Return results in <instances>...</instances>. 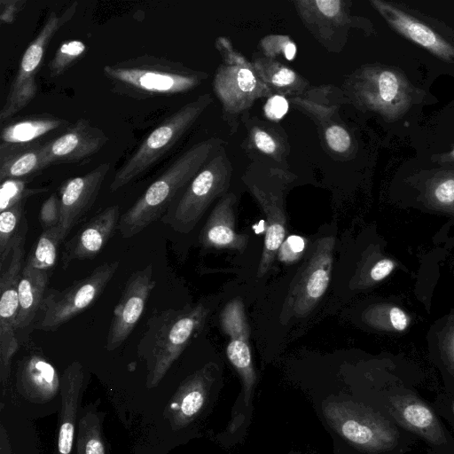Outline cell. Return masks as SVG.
Listing matches in <instances>:
<instances>
[{"label": "cell", "instance_id": "44", "mask_svg": "<svg viewBox=\"0 0 454 454\" xmlns=\"http://www.w3.org/2000/svg\"><path fill=\"white\" fill-rule=\"evenodd\" d=\"M389 317L390 322L395 329L398 331H403L406 328V315L399 308H392L389 312Z\"/></svg>", "mask_w": 454, "mask_h": 454}, {"label": "cell", "instance_id": "9", "mask_svg": "<svg viewBox=\"0 0 454 454\" xmlns=\"http://www.w3.org/2000/svg\"><path fill=\"white\" fill-rule=\"evenodd\" d=\"M77 8L78 3L75 1L61 13L55 12L49 13L36 37L22 55L8 95L0 110L2 122L19 113L35 98L37 90L35 75L43 59L47 46L54 35L74 17Z\"/></svg>", "mask_w": 454, "mask_h": 454}, {"label": "cell", "instance_id": "4", "mask_svg": "<svg viewBox=\"0 0 454 454\" xmlns=\"http://www.w3.org/2000/svg\"><path fill=\"white\" fill-rule=\"evenodd\" d=\"M211 103V95L204 93L167 117L116 170L110 191L124 187L152 168L177 145Z\"/></svg>", "mask_w": 454, "mask_h": 454}, {"label": "cell", "instance_id": "20", "mask_svg": "<svg viewBox=\"0 0 454 454\" xmlns=\"http://www.w3.org/2000/svg\"><path fill=\"white\" fill-rule=\"evenodd\" d=\"M249 189L266 217L264 246L257 270V277L262 278L271 268L286 239V218L282 198L278 194L256 184H251Z\"/></svg>", "mask_w": 454, "mask_h": 454}, {"label": "cell", "instance_id": "45", "mask_svg": "<svg viewBox=\"0 0 454 454\" xmlns=\"http://www.w3.org/2000/svg\"><path fill=\"white\" fill-rule=\"evenodd\" d=\"M289 454H302V453L292 452V453H289Z\"/></svg>", "mask_w": 454, "mask_h": 454}, {"label": "cell", "instance_id": "10", "mask_svg": "<svg viewBox=\"0 0 454 454\" xmlns=\"http://www.w3.org/2000/svg\"><path fill=\"white\" fill-rule=\"evenodd\" d=\"M221 377L215 364L209 363L189 375L167 405L165 415L174 429L190 426L216 400Z\"/></svg>", "mask_w": 454, "mask_h": 454}, {"label": "cell", "instance_id": "47", "mask_svg": "<svg viewBox=\"0 0 454 454\" xmlns=\"http://www.w3.org/2000/svg\"><path fill=\"white\" fill-rule=\"evenodd\" d=\"M351 454H354V453H351Z\"/></svg>", "mask_w": 454, "mask_h": 454}, {"label": "cell", "instance_id": "2", "mask_svg": "<svg viewBox=\"0 0 454 454\" xmlns=\"http://www.w3.org/2000/svg\"><path fill=\"white\" fill-rule=\"evenodd\" d=\"M103 73L114 90L137 98L186 93L208 76L181 62L151 55L107 64Z\"/></svg>", "mask_w": 454, "mask_h": 454}, {"label": "cell", "instance_id": "32", "mask_svg": "<svg viewBox=\"0 0 454 454\" xmlns=\"http://www.w3.org/2000/svg\"><path fill=\"white\" fill-rule=\"evenodd\" d=\"M76 450L77 454H106L101 419L94 411L84 413L79 420Z\"/></svg>", "mask_w": 454, "mask_h": 454}, {"label": "cell", "instance_id": "43", "mask_svg": "<svg viewBox=\"0 0 454 454\" xmlns=\"http://www.w3.org/2000/svg\"><path fill=\"white\" fill-rule=\"evenodd\" d=\"M393 268L394 262L392 261L382 259L372 268L370 276L374 281L381 280L392 271Z\"/></svg>", "mask_w": 454, "mask_h": 454}, {"label": "cell", "instance_id": "37", "mask_svg": "<svg viewBox=\"0 0 454 454\" xmlns=\"http://www.w3.org/2000/svg\"><path fill=\"white\" fill-rule=\"evenodd\" d=\"M324 140L336 153H344L350 149L351 137L348 131L338 123H333L324 130Z\"/></svg>", "mask_w": 454, "mask_h": 454}, {"label": "cell", "instance_id": "30", "mask_svg": "<svg viewBox=\"0 0 454 454\" xmlns=\"http://www.w3.org/2000/svg\"><path fill=\"white\" fill-rule=\"evenodd\" d=\"M65 238L59 225L43 231L32 247L25 265L51 276L60 244Z\"/></svg>", "mask_w": 454, "mask_h": 454}, {"label": "cell", "instance_id": "5", "mask_svg": "<svg viewBox=\"0 0 454 454\" xmlns=\"http://www.w3.org/2000/svg\"><path fill=\"white\" fill-rule=\"evenodd\" d=\"M322 414L339 439L360 450L386 451L398 442L399 434L393 423L362 403L330 397L323 402Z\"/></svg>", "mask_w": 454, "mask_h": 454}, {"label": "cell", "instance_id": "24", "mask_svg": "<svg viewBox=\"0 0 454 454\" xmlns=\"http://www.w3.org/2000/svg\"><path fill=\"white\" fill-rule=\"evenodd\" d=\"M371 3L392 26L412 41L443 58L449 59L454 54L448 43L422 23L384 2L372 0Z\"/></svg>", "mask_w": 454, "mask_h": 454}, {"label": "cell", "instance_id": "16", "mask_svg": "<svg viewBox=\"0 0 454 454\" xmlns=\"http://www.w3.org/2000/svg\"><path fill=\"white\" fill-rule=\"evenodd\" d=\"M110 168V163L103 162L61 185L59 226L65 239L93 206Z\"/></svg>", "mask_w": 454, "mask_h": 454}, {"label": "cell", "instance_id": "35", "mask_svg": "<svg viewBox=\"0 0 454 454\" xmlns=\"http://www.w3.org/2000/svg\"><path fill=\"white\" fill-rule=\"evenodd\" d=\"M43 191V188H27L21 179L4 180L1 182L0 187V212Z\"/></svg>", "mask_w": 454, "mask_h": 454}, {"label": "cell", "instance_id": "12", "mask_svg": "<svg viewBox=\"0 0 454 454\" xmlns=\"http://www.w3.org/2000/svg\"><path fill=\"white\" fill-rule=\"evenodd\" d=\"M333 247V237L317 240L301 276L289 291L286 301L289 316H306L324 296L330 283Z\"/></svg>", "mask_w": 454, "mask_h": 454}, {"label": "cell", "instance_id": "29", "mask_svg": "<svg viewBox=\"0 0 454 454\" xmlns=\"http://www.w3.org/2000/svg\"><path fill=\"white\" fill-rule=\"evenodd\" d=\"M247 124V147L257 151L260 154L280 163L287 156L289 145L276 127L262 122L250 121Z\"/></svg>", "mask_w": 454, "mask_h": 454}, {"label": "cell", "instance_id": "1", "mask_svg": "<svg viewBox=\"0 0 454 454\" xmlns=\"http://www.w3.org/2000/svg\"><path fill=\"white\" fill-rule=\"evenodd\" d=\"M223 144L221 138L210 137L193 145L176 159L120 217L118 230L121 236L131 238L161 219Z\"/></svg>", "mask_w": 454, "mask_h": 454}, {"label": "cell", "instance_id": "26", "mask_svg": "<svg viewBox=\"0 0 454 454\" xmlns=\"http://www.w3.org/2000/svg\"><path fill=\"white\" fill-rule=\"evenodd\" d=\"M262 81L277 95L299 97L309 86V81L278 60L264 56L252 62Z\"/></svg>", "mask_w": 454, "mask_h": 454}, {"label": "cell", "instance_id": "41", "mask_svg": "<svg viewBox=\"0 0 454 454\" xmlns=\"http://www.w3.org/2000/svg\"><path fill=\"white\" fill-rule=\"evenodd\" d=\"M26 0H1L0 1V21L10 24L14 22L18 14L26 4Z\"/></svg>", "mask_w": 454, "mask_h": 454}, {"label": "cell", "instance_id": "31", "mask_svg": "<svg viewBox=\"0 0 454 454\" xmlns=\"http://www.w3.org/2000/svg\"><path fill=\"white\" fill-rule=\"evenodd\" d=\"M26 200L0 212V262L4 270V262L11 257L12 249L20 237L27 232L28 225L25 217Z\"/></svg>", "mask_w": 454, "mask_h": 454}, {"label": "cell", "instance_id": "25", "mask_svg": "<svg viewBox=\"0 0 454 454\" xmlns=\"http://www.w3.org/2000/svg\"><path fill=\"white\" fill-rule=\"evenodd\" d=\"M43 144L0 145V181L20 179L43 169Z\"/></svg>", "mask_w": 454, "mask_h": 454}, {"label": "cell", "instance_id": "7", "mask_svg": "<svg viewBox=\"0 0 454 454\" xmlns=\"http://www.w3.org/2000/svg\"><path fill=\"white\" fill-rule=\"evenodd\" d=\"M233 168L223 147L192 178L160 219L174 231L190 232L209 206L227 193Z\"/></svg>", "mask_w": 454, "mask_h": 454}, {"label": "cell", "instance_id": "27", "mask_svg": "<svg viewBox=\"0 0 454 454\" xmlns=\"http://www.w3.org/2000/svg\"><path fill=\"white\" fill-rule=\"evenodd\" d=\"M50 278L48 274L23 266L18 287L16 330L27 326L38 313Z\"/></svg>", "mask_w": 454, "mask_h": 454}, {"label": "cell", "instance_id": "46", "mask_svg": "<svg viewBox=\"0 0 454 454\" xmlns=\"http://www.w3.org/2000/svg\"><path fill=\"white\" fill-rule=\"evenodd\" d=\"M453 154H454V150H453Z\"/></svg>", "mask_w": 454, "mask_h": 454}, {"label": "cell", "instance_id": "36", "mask_svg": "<svg viewBox=\"0 0 454 454\" xmlns=\"http://www.w3.org/2000/svg\"><path fill=\"white\" fill-rule=\"evenodd\" d=\"M259 45L262 56L275 60L278 57L292 60L296 54V45L287 35H267L261 40Z\"/></svg>", "mask_w": 454, "mask_h": 454}, {"label": "cell", "instance_id": "23", "mask_svg": "<svg viewBox=\"0 0 454 454\" xmlns=\"http://www.w3.org/2000/svg\"><path fill=\"white\" fill-rule=\"evenodd\" d=\"M20 391L29 401L44 403L60 390V380L54 366L43 356L32 355L26 357L18 373Z\"/></svg>", "mask_w": 454, "mask_h": 454}, {"label": "cell", "instance_id": "3", "mask_svg": "<svg viewBox=\"0 0 454 454\" xmlns=\"http://www.w3.org/2000/svg\"><path fill=\"white\" fill-rule=\"evenodd\" d=\"M207 314L203 304L181 309H168L153 315L138 344L146 360L147 387H156L179 357Z\"/></svg>", "mask_w": 454, "mask_h": 454}, {"label": "cell", "instance_id": "34", "mask_svg": "<svg viewBox=\"0 0 454 454\" xmlns=\"http://www.w3.org/2000/svg\"><path fill=\"white\" fill-rule=\"evenodd\" d=\"M86 44L80 40L64 42L55 51L50 65L51 78L61 75L86 52Z\"/></svg>", "mask_w": 454, "mask_h": 454}, {"label": "cell", "instance_id": "42", "mask_svg": "<svg viewBox=\"0 0 454 454\" xmlns=\"http://www.w3.org/2000/svg\"><path fill=\"white\" fill-rule=\"evenodd\" d=\"M434 196L441 203H452L454 201V180L449 179L441 183L434 190Z\"/></svg>", "mask_w": 454, "mask_h": 454}, {"label": "cell", "instance_id": "15", "mask_svg": "<svg viewBox=\"0 0 454 454\" xmlns=\"http://www.w3.org/2000/svg\"><path fill=\"white\" fill-rule=\"evenodd\" d=\"M226 356L239 376L241 391L232 407L231 421L224 431L223 440H237L249 426L256 385V373L248 339H231L226 348Z\"/></svg>", "mask_w": 454, "mask_h": 454}, {"label": "cell", "instance_id": "22", "mask_svg": "<svg viewBox=\"0 0 454 454\" xmlns=\"http://www.w3.org/2000/svg\"><path fill=\"white\" fill-rule=\"evenodd\" d=\"M83 380V369L77 361L70 364L62 375L58 454H71Z\"/></svg>", "mask_w": 454, "mask_h": 454}, {"label": "cell", "instance_id": "18", "mask_svg": "<svg viewBox=\"0 0 454 454\" xmlns=\"http://www.w3.org/2000/svg\"><path fill=\"white\" fill-rule=\"evenodd\" d=\"M119 207L110 206L95 215L68 241L62 252V266L74 260L91 259L98 255L118 229Z\"/></svg>", "mask_w": 454, "mask_h": 454}, {"label": "cell", "instance_id": "28", "mask_svg": "<svg viewBox=\"0 0 454 454\" xmlns=\"http://www.w3.org/2000/svg\"><path fill=\"white\" fill-rule=\"evenodd\" d=\"M66 123L54 116H34L12 122L1 131V144L7 145L33 143L38 137Z\"/></svg>", "mask_w": 454, "mask_h": 454}, {"label": "cell", "instance_id": "19", "mask_svg": "<svg viewBox=\"0 0 454 454\" xmlns=\"http://www.w3.org/2000/svg\"><path fill=\"white\" fill-rule=\"evenodd\" d=\"M236 203L237 197L233 192H227L219 199L200 236L204 247L240 252L247 248L248 235L238 233L235 229Z\"/></svg>", "mask_w": 454, "mask_h": 454}, {"label": "cell", "instance_id": "13", "mask_svg": "<svg viewBox=\"0 0 454 454\" xmlns=\"http://www.w3.org/2000/svg\"><path fill=\"white\" fill-rule=\"evenodd\" d=\"M294 8L301 22L322 46L339 52L351 24L346 1L298 0Z\"/></svg>", "mask_w": 454, "mask_h": 454}, {"label": "cell", "instance_id": "6", "mask_svg": "<svg viewBox=\"0 0 454 454\" xmlns=\"http://www.w3.org/2000/svg\"><path fill=\"white\" fill-rule=\"evenodd\" d=\"M215 46L223 61L214 76L213 89L231 126V121L257 99L268 98L273 92L259 77L252 62L237 51L226 37H218Z\"/></svg>", "mask_w": 454, "mask_h": 454}, {"label": "cell", "instance_id": "14", "mask_svg": "<svg viewBox=\"0 0 454 454\" xmlns=\"http://www.w3.org/2000/svg\"><path fill=\"white\" fill-rule=\"evenodd\" d=\"M154 286L152 264L133 272L127 279L114 307L107 333L106 348L108 351L116 349L129 336L144 312Z\"/></svg>", "mask_w": 454, "mask_h": 454}, {"label": "cell", "instance_id": "39", "mask_svg": "<svg viewBox=\"0 0 454 454\" xmlns=\"http://www.w3.org/2000/svg\"><path fill=\"white\" fill-rule=\"evenodd\" d=\"M305 247V240L300 236H289L285 239L279 247L278 255L279 260L285 262L296 261L302 254Z\"/></svg>", "mask_w": 454, "mask_h": 454}, {"label": "cell", "instance_id": "17", "mask_svg": "<svg viewBox=\"0 0 454 454\" xmlns=\"http://www.w3.org/2000/svg\"><path fill=\"white\" fill-rule=\"evenodd\" d=\"M106 135L87 120L80 119L62 135L43 144L45 168L61 162H79L98 153L107 142Z\"/></svg>", "mask_w": 454, "mask_h": 454}, {"label": "cell", "instance_id": "21", "mask_svg": "<svg viewBox=\"0 0 454 454\" xmlns=\"http://www.w3.org/2000/svg\"><path fill=\"white\" fill-rule=\"evenodd\" d=\"M393 418L406 429L427 442L440 445L446 442L444 431L434 412L424 402L412 395H396L389 399Z\"/></svg>", "mask_w": 454, "mask_h": 454}, {"label": "cell", "instance_id": "40", "mask_svg": "<svg viewBox=\"0 0 454 454\" xmlns=\"http://www.w3.org/2000/svg\"><path fill=\"white\" fill-rule=\"evenodd\" d=\"M288 101L284 96L274 94L267 98L263 111L270 121L280 120L288 111Z\"/></svg>", "mask_w": 454, "mask_h": 454}, {"label": "cell", "instance_id": "38", "mask_svg": "<svg viewBox=\"0 0 454 454\" xmlns=\"http://www.w3.org/2000/svg\"><path fill=\"white\" fill-rule=\"evenodd\" d=\"M39 222L43 230L59 225L60 200L55 193L43 201L39 212Z\"/></svg>", "mask_w": 454, "mask_h": 454}, {"label": "cell", "instance_id": "33", "mask_svg": "<svg viewBox=\"0 0 454 454\" xmlns=\"http://www.w3.org/2000/svg\"><path fill=\"white\" fill-rule=\"evenodd\" d=\"M221 326L230 339H249V327L240 299L231 301L221 314Z\"/></svg>", "mask_w": 454, "mask_h": 454}, {"label": "cell", "instance_id": "8", "mask_svg": "<svg viewBox=\"0 0 454 454\" xmlns=\"http://www.w3.org/2000/svg\"><path fill=\"white\" fill-rule=\"evenodd\" d=\"M118 267L119 261L105 262L67 288L50 292L43 299L35 328L46 332L56 331L86 310L99 298Z\"/></svg>", "mask_w": 454, "mask_h": 454}, {"label": "cell", "instance_id": "11", "mask_svg": "<svg viewBox=\"0 0 454 454\" xmlns=\"http://www.w3.org/2000/svg\"><path fill=\"white\" fill-rule=\"evenodd\" d=\"M26 233L17 240L8 267L0 278V378L2 384L8 380L11 362L18 349L15 322L19 311L18 287L23 269Z\"/></svg>", "mask_w": 454, "mask_h": 454}]
</instances>
